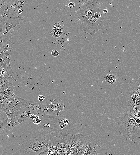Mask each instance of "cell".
I'll return each mask as SVG.
<instances>
[{
	"label": "cell",
	"mask_w": 140,
	"mask_h": 155,
	"mask_svg": "<svg viewBox=\"0 0 140 155\" xmlns=\"http://www.w3.org/2000/svg\"><path fill=\"white\" fill-rule=\"evenodd\" d=\"M103 13L105 14H107L108 13V10L106 9H104L103 10Z\"/></svg>",
	"instance_id": "36"
},
{
	"label": "cell",
	"mask_w": 140,
	"mask_h": 155,
	"mask_svg": "<svg viewBox=\"0 0 140 155\" xmlns=\"http://www.w3.org/2000/svg\"><path fill=\"white\" fill-rule=\"evenodd\" d=\"M128 105L125 109L123 110V113L128 117L135 120L137 118L139 110L135 105V102L129 98Z\"/></svg>",
	"instance_id": "11"
},
{
	"label": "cell",
	"mask_w": 140,
	"mask_h": 155,
	"mask_svg": "<svg viewBox=\"0 0 140 155\" xmlns=\"http://www.w3.org/2000/svg\"><path fill=\"white\" fill-rule=\"evenodd\" d=\"M74 136L71 135V134H66L63 143V147L61 149H71L74 143Z\"/></svg>",
	"instance_id": "17"
},
{
	"label": "cell",
	"mask_w": 140,
	"mask_h": 155,
	"mask_svg": "<svg viewBox=\"0 0 140 155\" xmlns=\"http://www.w3.org/2000/svg\"><path fill=\"white\" fill-rule=\"evenodd\" d=\"M41 120L39 119V117L38 116L37 118L33 119V122L36 125H38V124L41 123Z\"/></svg>",
	"instance_id": "29"
},
{
	"label": "cell",
	"mask_w": 140,
	"mask_h": 155,
	"mask_svg": "<svg viewBox=\"0 0 140 155\" xmlns=\"http://www.w3.org/2000/svg\"><path fill=\"white\" fill-rule=\"evenodd\" d=\"M63 28V27L60 25L59 23H57L54 24L52 30L55 31V32H56L58 33L59 31Z\"/></svg>",
	"instance_id": "24"
},
{
	"label": "cell",
	"mask_w": 140,
	"mask_h": 155,
	"mask_svg": "<svg viewBox=\"0 0 140 155\" xmlns=\"http://www.w3.org/2000/svg\"><path fill=\"white\" fill-rule=\"evenodd\" d=\"M27 100L19 97L14 94L8 98L1 104V107H7L10 108L16 112L27 107Z\"/></svg>",
	"instance_id": "6"
},
{
	"label": "cell",
	"mask_w": 140,
	"mask_h": 155,
	"mask_svg": "<svg viewBox=\"0 0 140 155\" xmlns=\"http://www.w3.org/2000/svg\"><path fill=\"white\" fill-rule=\"evenodd\" d=\"M50 35L56 38H58L59 37L58 33L53 30L51 31Z\"/></svg>",
	"instance_id": "27"
},
{
	"label": "cell",
	"mask_w": 140,
	"mask_h": 155,
	"mask_svg": "<svg viewBox=\"0 0 140 155\" xmlns=\"http://www.w3.org/2000/svg\"><path fill=\"white\" fill-rule=\"evenodd\" d=\"M68 6L69 8H72L75 6V4L73 2H71L69 3Z\"/></svg>",
	"instance_id": "34"
},
{
	"label": "cell",
	"mask_w": 140,
	"mask_h": 155,
	"mask_svg": "<svg viewBox=\"0 0 140 155\" xmlns=\"http://www.w3.org/2000/svg\"><path fill=\"white\" fill-rule=\"evenodd\" d=\"M38 144L37 138L28 135L24 138L19 152L21 155H38L43 150L38 148Z\"/></svg>",
	"instance_id": "4"
},
{
	"label": "cell",
	"mask_w": 140,
	"mask_h": 155,
	"mask_svg": "<svg viewBox=\"0 0 140 155\" xmlns=\"http://www.w3.org/2000/svg\"><path fill=\"white\" fill-rule=\"evenodd\" d=\"M135 105L139 110L140 109V98H137L135 102Z\"/></svg>",
	"instance_id": "28"
},
{
	"label": "cell",
	"mask_w": 140,
	"mask_h": 155,
	"mask_svg": "<svg viewBox=\"0 0 140 155\" xmlns=\"http://www.w3.org/2000/svg\"><path fill=\"white\" fill-rule=\"evenodd\" d=\"M5 20L1 17V32L3 30V28L5 25Z\"/></svg>",
	"instance_id": "30"
},
{
	"label": "cell",
	"mask_w": 140,
	"mask_h": 155,
	"mask_svg": "<svg viewBox=\"0 0 140 155\" xmlns=\"http://www.w3.org/2000/svg\"><path fill=\"white\" fill-rule=\"evenodd\" d=\"M130 83V86L132 88L131 91H140V77L133 78Z\"/></svg>",
	"instance_id": "20"
},
{
	"label": "cell",
	"mask_w": 140,
	"mask_h": 155,
	"mask_svg": "<svg viewBox=\"0 0 140 155\" xmlns=\"http://www.w3.org/2000/svg\"><path fill=\"white\" fill-rule=\"evenodd\" d=\"M81 152V151L78 149L74 148H72L70 151V153L71 155H77Z\"/></svg>",
	"instance_id": "25"
},
{
	"label": "cell",
	"mask_w": 140,
	"mask_h": 155,
	"mask_svg": "<svg viewBox=\"0 0 140 155\" xmlns=\"http://www.w3.org/2000/svg\"><path fill=\"white\" fill-rule=\"evenodd\" d=\"M23 17H8L4 19L5 24H6V29L1 31V33L4 35L9 32L14 28L19 25L23 20Z\"/></svg>",
	"instance_id": "8"
},
{
	"label": "cell",
	"mask_w": 140,
	"mask_h": 155,
	"mask_svg": "<svg viewBox=\"0 0 140 155\" xmlns=\"http://www.w3.org/2000/svg\"><path fill=\"white\" fill-rule=\"evenodd\" d=\"M103 18L102 14L99 11L87 21L84 22L82 25L85 33L91 35L97 33L101 28Z\"/></svg>",
	"instance_id": "5"
},
{
	"label": "cell",
	"mask_w": 140,
	"mask_h": 155,
	"mask_svg": "<svg viewBox=\"0 0 140 155\" xmlns=\"http://www.w3.org/2000/svg\"><path fill=\"white\" fill-rule=\"evenodd\" d=\"M13 30L14 29L12 30L9 32L4 35L1 33L0 48H4L8 50H12L14 45L12 37Z\"/></svg>",
	"instance_id": "10"
},
{
	"label": "cell",
	"mask_w": 140,
	"mask_h": 155,
	"mask_svg": "<svg viewBox=\"0 0 140 155\" xmlns=\"http://www.w3.org/2000/svg\"><path fill=\"white\" fill-rule=\"evenodd\" d=\"M38 117V116L37 115H33L30 118V119H32L33 120L35 118H37Z\"/></svg>",
	"instance_id": "35"
},
{
	"label": "cell",
	"mask_w": 140,
	"mask_h": 155,
	"mask_svg": "<svg viewBox=\"0 0 140 155\" xmlns=\"http://www.w3.org/2000/svg\"><path fill=\"white\" fill-rule=\"evenodd\" d=\"M22 10L21 9H19L18 10V13L20 14H21L22 12Z\"/></svg>",
	"instance_id": "38"
},
{
	"label": "cell",
	"mask_w": 140,
	"mask_h": 155,
	"mask_svg": "<svg viewBox=\"0 0 140 155\" xmlns=\"http://www.w3.org/2000/svg\"><path fill=\"white\" fill-rule=\"evenodd\" d=\"M34 110L28 107H26L17 112V118L24 121L30 119L33 115H37Z\"/></svg>",
	"instance_id": "12"
},
{
	"label": "cell",
	"mask_w": 140,
	"mask_h": 155,
	"mask_svg": "<svg viewBox=\"0 0 140 155\" xmlns=\"http://www.w3.org/2000/svg\"><path fill=\"white\" fill-rule=\"evenodd\" d=\"M62 155H71L70 154L66 153H63Z\"/></svg>",
	"instance_id": "39"
},
{
	"label": "cell",
	"mask_w": 140,
	"mask_h": 155,
	"mask_svg": "<svg viewBox=\"0 0 140 155\" xmlns=\"http://www.w3.org/2000/svg\"><path fill=\"white\" fill-rule=\"evenodd\" d=\"M105 80L109 84H112L116 82L117 77L115 75H107L105 77Z\"/></svg>",
	"instance_id": "21"
},
{
	"label": "cell",
	"mask_w": 140,
	"mask_h": 155,
	"mask_svg": "<svg viewBox=\"0 0 140 155\" xmlns=\"http://www.w3.org/2000/svg\"><path fill=\"white\" fill-rule=\"evenodd\" d=\"M52 54L53 56L57 57L59 55V53L57 50H54L52 51Z\"/></svg>",
	"instance_id": "31"
},
{
	"label": "cell",
	"mask_w": 140,
	"mask_h": 155,
	"mask_svg": "<svg viewBox=\"0 0 140 155\" xmlns=\"http://www.w3.org/2000/svg\"><path fill=\"white\" fill-rule=\"evenodd\" d=\"M77 155H84L83 154V153L81 151V152H80L79 153L77 154Z\"/></svg>",
	"instance_id": "41"
},
{
	"label": "cell",
	"mask_w": 140,
	"mask_h": 155,
	"mask_svg": "<svg viewBox=\"0 0 140 155\" xmlns=\"http://www.w3.org/2000/svg\"><path fill=\"white\" fill-rule=\"evenodd\" d=\"M11 120V121L8 123L4 129L1 132V135L2 136H5L9 131L14 129L20 123L24 121L23 120L17 118Z\"/></svg>",
	"instance_id": "15"
},
{
	"label": "cell",
	"mask_w": 140,
	"mask_h": 155,
	"mask_svg": "<svg viewBox=\"0 0 140 155\" xmlns=\"http://www.w3.org/2000/svg\"><path fill=\"white\" fill-rule=\"evenodd\" d=\"M74 136V143L72 148H76L80 151L82 147L88 145L86 138L82 134L77 133Z\"/></svg>",
	"instance_id": "13"
},
{
	"label": "cell",
	"mask_w": 140,
	"mask_h": 155,
	"mask_svg": "<svg viewBox=\"0 0 140 155\" xmlns=\"http://www.w3.org/2000/svg\"><path fill=\"white\" fill-rule=\"evenodd\" d=\"M49 119L52 118L54 121V127H48L51 131L61 132L65 136L71 134L77 128L76 121L73 116H65L61 114L58 116H50Z\"/></svg>",
	"instance_id": "2"
},
{
	"label": "cell",
	"mask_w": 140,
	"mask_h": 155,
	"mask_svg": "<svg viewBox=\"0 0 140 155\" xmlns=\"http://www.w3.org/2000/svg\"><path fill=\"white\" fill-rule=\"evenodd\" d=\"M1 112H4L7 116V118L11 120L15 118L17 116V112L12 109L7 107H1Z\"/></svg>",
	"instance_id": "19"
},
{
	"label": "cell",
	"mask_w": 140,
	"mask_h": 155,
	"mask_svg": "<svg viewBox=\"0 0 140 155\" xmlns=\"http://www.w3.org/2000/svg\"><path fill=\"white\" fill-rule=\"evenodd\" d=\"M115 120L118 123L115 127V131L119 132L126 141L128 138L132 141L136 138H140V123H137L135 119L123 113L120 114L119 117Z\"/></svg>",
	"instance_id": "1"
},
{
	"label": "cell",
	"mask_w": 140,
	"mask_h": 155,
	"mask_svg": "<svg viewBox=\"0 0 140 155\" xmlns=\"http://www.w3.org/2000/svg\"><path fill=\"white\" fill-rule=\"evenodd\" d=\"M27 107L35 111L37 114L52 115L56 114L52 105H46L27 100Z\"/></svg>",
	"instance_id": "7"
},
{
	"label": "cell",
	"mask_w": 140,
	"mask_h": 155,
	"mask_svg": "<svg viewBox=\"0 0 140 155\" xmlns=\"http://www.w3.org/2000/svg\"><path fill=\"white\" fill-rule=\"evenodd\" d=\"M49 151V149L43 150L40 152L38 155H48Z\"/></svg>",
	"instance_id": "26"
},
{
	"label": "cell",
	"mask_w": 140,
	"mask_h": 155,
	"mask_svg": "<svg viewBox=\"0 0 140 155\" xmlns=\"http://www.w3.org/2000/svg\"><path fill=\"white\" fill-rule=\"evenodd\" d=\"M88 148V153L84 154V155H100V154L97 153L95 147L93 148L89 145Z\"/></svg>",
	"instance_id": "22"
},
{
	"label": "cell",
	"mask_w": 140,
	"mask_h": 155,
	"mask_svg": "<svg viewBox=\"0 0 140 155\" xmlns=\"http://www.w3.org/2000/svg\"><path fill=\"white\" fill-rule=\"evenodd\" d=\"M13 78L10 76H1L0 92L1 94L13 84Z\"/></svg>",
	"instance_id": "14"
},
{
	"label": "cell",
	"mask_w": 140,
	"mask_h": 155,
	"mask_svg": "<svg viewBox=\"0 0 140 155\" xmlns=\"http://www.w3.org/2000/svg\"><path fill=\"white\" fill-rule=\"evenodd\" d=\"M50 101L54 110L56 113V116H58L59 115V112L61 111H64L66 105H64V102L62 99H52Z\"/></svg>",
	"instance_id": "16"
},
{
	"label": "cell",
	"mask_w": 140,
	"mask_h": 155,
	"mask_svg": "<svg viewBox=\"0 0 140 155\" xmlns=\"http://www.w3.org/2000/svg\"><path fill=\"white\" fill-rule=\"evenodd\" d=\"M137 118L140 119V111H139L137 113Z\"/></svg>",
	"instance_id": "37"
},
{
	"label": "cell",
	"mask_w": 140,
	"mask_h": 155,
	"mask_svg": "<svg viewBox=\"0 0 140 155\" xmlns=\"http://www.w3.org/2000/svg\"><path fill=\"white\" fill-rule=\"evenodd\" d=\"M45 98L46 97L44 96L40 95L38 96V99L39 101H42L44 100Z\"/></svg>",
	"instance_id": "32"
},
{
	"label": "cell",
	"mask_w": 140,
	"mask_h": 155,
	"mask_svg": "<svg viewBox=\"0 0 140 155\" xmlns=\"http://www.w3.org/2000/svg\"><path fill=\"white\" fill-rule=\"evenodd\" d=\"M7 152H4L1 155H7Z\"/></svg>",
	"instance_id": "40"
},
{
	"label": "cell",
	"mask_w": 140,
	"mask_h": 155,
	"mask_svg": "<svg viewBox=\"0 0 140 155\" xmlns=\"http://www.w3.org/2000/svg\"><path fill=\"white\" fill-rule=\"evenodd\" d=\"M8 119H9L7 118L0 123V132L3 131L8 125Z\"/></svg>",
	"instance_id": "23"
},
{
	"label": "cell",
	"mask_w": 140,
	"mask_h": 155,
	"mask_svg": "<svg viewBox=\"0 0 140 155\" xmlns=\"http://www.w3.org/2000/svg\"><path fill=\"white\" fill-rule=\"evenodd\" d=\"M9 59L6 58L3 62L1 63V76H11L14 80L16 81L17 77L10 65Z\"/></svg>",
	"instance_id": "9"
},
{
	"label": "cell",
	"mask_w": 140,
	"mask_h": 155,
	"mask_svg": "<svg viewBox=\"0 0 140 155\" xmlns=\"http://www.w3.org/2000/svg\"><path fill=\"white\" fill-rule=\"evenodd\" d=\"M79 9L75 13V16L79 21V24L87 21L95 14L99 11V4L95 0L83 3Z\"/></svg>",
	"instance_id": "3"
},
{
	"label": "cell",
	"mask_w": 140,
	"mask_h": 155,
	"mask_svg": "<svg viewBox=\"0 0 140 155\" xmlns=\"http://www.w3.org/2000/svg\"><path fill=\"white\" fill-rule=\"evenodd\" d=\"M64 28L63 27V28L60 30L58 33L59 37L61 35L64 33Z\"/></svg>",
	"instance_id": "33"
},
{
	"label": "cell",
	"mask_w": 140,
	"mask_h": 155,
	"mask_svg": "<svg viewBox=\"0 0 140 155\" xmlns=\"http://www.w3.org/2000/svg\"><path fill=\"white\" fill-rule=\"evenodd\" d=\"M14 89L13 85H12L1 94V104H3L8 98L14 94L13 92Z\"/></svg>",
	"instance_id": "18"
}]
</instances>
